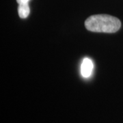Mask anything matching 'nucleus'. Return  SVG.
Listing matches in <instances>:
<instances>
[{
	"label": "nucleus",
	"instance_id": "nucleus-1",
	"mask_svg": "<svg viewBox=\"0 0 123 123\" xmlns=\"http://www.w3.org/2000/svg\"><path fill=\"white\" fill-rule=\"evenodd\" d=\"M88 30L94 32L115 33L121 27V22L118 18L107 14H97L88 17L85 21Z\"/></svg>",
	"mask_w": 123,
	"mask_h": 123
},
{
	"label": "nucleus",
	"instance_id": "nucleus-2",
	"mask_svg": "<svg viewBox=\"0 0 123 123\" xmlns=\"http://www.w3.org/2000/svg\"><path fill=\"white\" fill-rule=\"evenodd\" d=\"M93 63L90 59L88 57L84 58V60L81 65V74L85 77L88 78L92 75V70H93Z\"/></svg>",
	"mask_w": 123,
	"mask_h": 123
},
{
	"label": "nucleus",
	"instance_id": "nucleus-3",
	"mask_svg": "<svg viewBox=\"0 0 123 123\" xmlns=\"http://www.w3.org/2000/svg\"><path fill=\"white\" fill-rule=\"evenodd\" d=\"M30 13V8L29 3L20 4L18 6V14L21 18H25Z\"/></svg>",
	"mask_w": 123,
	"mask_h": 123
},
{
	"label": "nucleus",
	"instance_id": "nucleus-4",
	"mask_svg": "<svg viewBox=\"0 0 123 123\" xmlns=\"http://www.w3.org/2000/svg\"><path fill=\"white\" fill-rule=\"evenodd\" d=\"M18 4H25V3H29L30 0H17Z\"/></svg>",
	"mask_w": 123,
	"mask_h": 123
}]
</instances>
